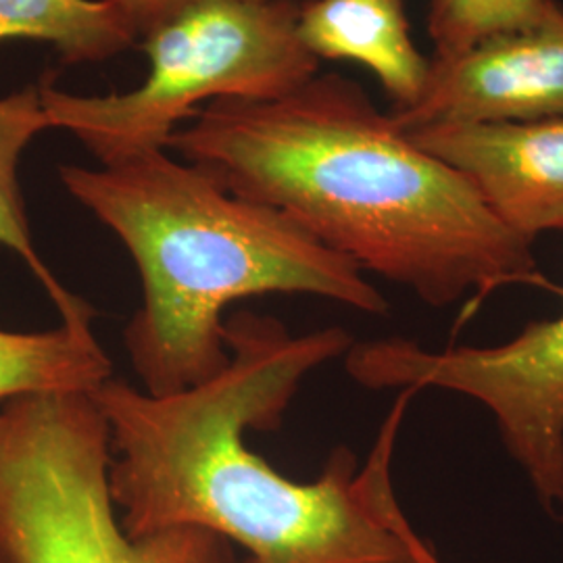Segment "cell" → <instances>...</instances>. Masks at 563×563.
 Wrapping results in <instances>:
<instances>
[{
  "instance_id": "cell-1",
  "label": "cell",
  "mask_w": 563,
  "mask_h": 563,
  "mask_svg": "<svg viewBox=\"0 0 563 563\" xmlns=\"http://www.w3.org/2000/svg\"><path fill=\"white\" fill-rule=\"evenodd\" d=\"M230 362L211 380L148 395L109 378L90 390L109 432V488L123 530L201 528L255 563H402L434 553L402 514L393 455L416 390H401L367 462L332 453L316 483L282 476L246 446L274 430L323 363L355 344L342 328L295 336L251 311L225 322Z\"/></svg>"
},
{
  "instance_id": "cell-10",
  "label": "cell",
  "mask_w": 563,
  "mask_h": 563,
  "mask_svg": "<svg viewBox=\"0 0 563 563\" xmlns=\"http://www.w3.org/2000/svg\"><path fill=\"white\" fill-rule=\"evenodd\" d=\"M46 130H53V123L42 104L41 86L0 97V246L30 267L59 311L60 322L92 325V307L69 292L42 262L25 213L18 167L27 144Z\"/></svg>"
},
{
  "instance_id": "cell-14",
  "label": "cell",
  "mask_w": 563,
  "mask_h": 563,
  "mask_svg": "<svg viewBox=\"0 0 563 563\" xmlns=\"http://www.w3.org/2000/svg\"><path fill=\"white\" fill-rule=\"evenodd\" d=\"M120 4L125 23L130 25L132 34L139 38H146L155 30H159L167 21L178 18L184 11L213 0H115ZM249 2V0H242Z\"/></svg>"
},
{
  "instance_id": "cell-8",
  "label": "cell",
  "mask_w": 563,
  "mask_h": 563,
  "mask_svg": "<svg viewBox=\"0 0 563 563\" xmlns=\"http://www.w3.org/2000/svg\"><path fill=\"white\" fill-rule=\"evenodd\" d=\"M462 174L520 239L563 230V118L523 123H443L405 132Z\"/></svg>"
},
{
  "instance_id": "cell-6",
  "label": "cell",
  "mask_w": 563,
  "mask_h": 563,
  "mask_svg": "<svg viewBox=\"0 0 563 563\" xmlns=\"http://www.w3.org/2000/svg\"><path fill=\"white\" fill-rule=\"evenodd\" d=\"M344 363L365 388H437L483 405L541 507L563 523V313L493 346L434 351L395 336L353 344Z\"/></svg>"
},
{
  "instance_id": "cell-9",
  "label": "cell",
  "mask_w": 563,
  "mask_h": 563,
  "mask_svg": "<svg viewBox=\"0 0 563 563\" xmlns=\"http://www.w3.org/2000/svg\"><path fill=\"white\" fill-rule=\"evenodd\" d=\"M297 32L313 57L367 67L395 111L420 101L430 60L411 41L402 0H305Z\"/></svg>"
},
{
  "instance_id": "cell-11",
  "label": "cell",
  "mask_w": 563,
  "mask_h": 563,
  "mask_svg": "<svg viewBox=\"0 0 563 563\" xmlns=\"http://www.w3.org/2000/svg\"><path fill=\"white\" fill-rule=\"evenodd\" d=\"M109 378L111 360L92 325L0 330V402L36 393H90Z\"/></svg>"
},
{
  "instance_id": "cell-15",
  "label": "cell",
  "mask_w": 563,
  "mask_h": 563,
  "mask_svg": "<svg viewBox=\"0 0 563 563\" xmlns=\"http://www.w3.org/2000/svg\"><path fill=\"white\" fill-rule=\"evenodd\" d=\"M402 563H443L439 560V555L437 553H432V555H428V558H422V560H411V562H402Z\"/></svg>"
},
{
  "instance_id": "cell-2",
  "label": "cell",
  "mask_w": 563,
  "mask_h": 563,
  "mask_svg": "<svg viewBox=\"0 0 563 563\" xmlns=\"http://www.w3.org/2000/svg\"><path fill=\"white\" fill-rule=\"evenodd\" d=\"M167 148L432 307L472 290L551 286L532 242L341 74H318L274 101L209 102Z\"/></svg>"
},
{
  "instance_id": "cell-7",
  "label": "cell",
  "mask_w": 563,
  "mask_h": 563,
  "mask_svg": "<svg viewBox=\"0 0 563 563\" xmlns=\"http://www.w3.org/2000/svg\"><path fill=\"white\" fill-rule=\"evenodd\" d=\"M402 132L443 123H523L563 118V7L530 27L430 60L422 97L393 111Z\"/></svg>"
},
{
  "instance_id": "cell-5",
  "label": "cell",
  "mask_w": 563,
  "mask_h": 563,
  "mask_svg": "<svg viewBox=\"0 0 563 563\" xmlns=\"http://www.w3.org/2000/svg\"><path fill=\"white\" fill-rule=\"evenodd\" d=\"M299 4L202 2L142 38L151 69L136 90L81 97L42 80V104L101 165L167 148L199 102L274 101L318 76L320 59L297 32Z\"/></svg>"
},
{
  "instance_id": "cell-4",
  "label": "cell",
  "mask_w": 563,
  "mask_h": 563,
  "mask_svg": "<svg viewBox=\"0 0 563 563\" xmlns=\"http://www.w3.org/2000/svg\"><path fill=\"white\" fill-rule=\"evenodd\" d=\"M109 463L107 423L90 393L0 402V563H255L201 528L132 539Z\"/></svg>"
},
{
  "instance_id": "cell-12",
  "label": "cell",
  "mask_w": 563,
  "mask_h": 563,
  "mask_svg": "<svg viewBox=\"0 0 563 563\" xmlns=\"http://www.w3.org/2000/svg\"><path fill=\"white\" fill-rule=\"evenodd\" d=\"M2 41L42 42L63 65H81L115 57L136 36L115 0H0Z\"/></svg>"
},
{
  "instance_id": "cell-13",
  "label": "cell",
  "mask_w": 563,
  "mask_h": 563,
  "mask_svg": "<svg viewBox=\"0 0 563 563\" xmlns=\"http://www.w3.org/2000/svg\"><path fill=\"white\" fill-rule=\"evenodd\" d=\"M553 0H430L428 36L434 59L462 55L481 42L518 32L543 18Z\"/></svg>"
},
{
  "instance_id": "cell-3",
  "label": "cell",
  "mask_w": 563,
  "mask_h": 563,
  "mask_svg": "<svg viewBox=\"0 0 563 563\" xmlns=\"http://www.w3.org/2000/svg\"><path fill=\"white\" fill-rule=\"evenodd\" d=\"M59 178L139 267L142 302L123 346L148 395L180 393L222 372L230 362L223 311L232 302L311 295L363 313L388 311L351 260L165 148L97 169L60 165Z\"/></svg>"
}]
</instances>
